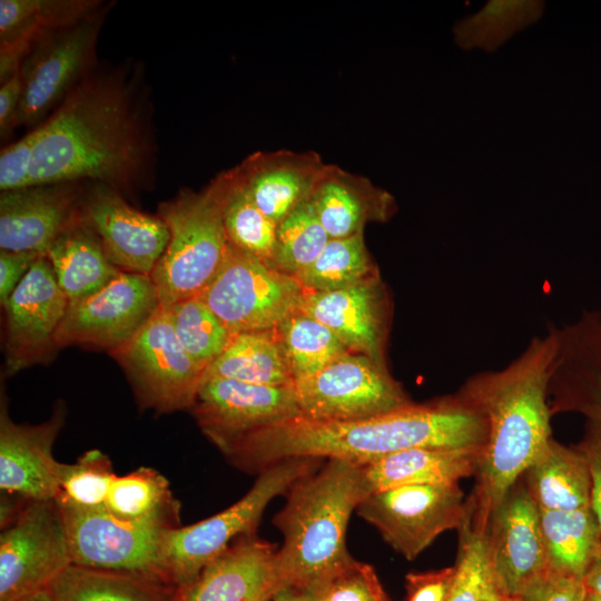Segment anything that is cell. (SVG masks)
Listing matches in <instances>:
<instances>
[{"label": "cell", "mask_w": 601, "mask_h": 601, "mask_svg": "<svg viewBox=\"0 0 601 601\" xmlns=\"http://www.w3.org/2000/svg\"><path fill=\"white\" fill-rule=\"evenodd\" d=\"M33 130L29 186L98 183L127 198L154 184L152 108L138 65H97Z\"/></svg>", "instance_id": "cell-1"}, {"label": "cell", "mask_w": 601, "mask_h": 601, "mask_svg": "<svg viewBox=\"0 0 601 601\" xmlns=\"http://www.w3.org/2000/svg\"><path fill=\"white\" fill-rule=\"evenodd\" d=\"M486 435L483 416L452 394L356 421H316L299 415L247 435L224 456L238 470L259 474L296 457L364 465L418 447L483 449Z\"/></svg>", "instance_id": "cell-2"}, {"label": "cell", "mask_w": 601, "mask_h": 601, "mask_svg": "<svg viewBox=\"0 0 601 601\" xmlns=\"http://www.w3.org/2000/svg\"><path fill=\"white\" fill-rule=\"evenodd\" d=\"M555 351L550 325L506 366L471 375L454 393L486 423L475 489L467 497L472 513L484 523L553 439L548 391Z\"/></svg>", "instance_id": "cell-3"}, {"label": "cell", "mask_w": 601, "mask_h": 601, "mask_svg": "<svg viewBox=\"0 0 601 601\" xmlns=\"http://www.w3.org/2000/svg\"><path fill=\"white\" fill-rule=\"evenodd\" d=\"M286 494L273 519L284 538L275 559L278 592L313 593L354 560L346 548L347 525L370 491L361 465L327 459Z\"/></svg>", "instance_id": "cell-4"}, {"label": "cell", "mask_w": 601, "mask_h": 601, "mask_svg": "<svg viewBox=\"0 0 601 601\" xmlns=\"http://www.w3.org/2000/svg\"><path fill=\"white\" fill-rule=\"evenodd\" d=\"M229 184L227 170L204 189H181L158 205L169 242L150 277L162 307L196 297L216 275L228 245L224 209Z\"/></svg>", "instance_id": "cell-5"}, {"label": "cell", "mask_w": 601, "mask_h": 601, "mask_svg": "<svg viewBox=\"0 0 601 601\" xmlns=\"http://www.w3.org/2000/svg\"><path fill=\"white\" fill-rule=\"evenodd\" d=\"M321 460L296 457L277 462L260 472L250 490L224 511L197 523L167 530L162 560L170 582L176 588L188 584L236 539L255 534L268 503L314 472Z\"/></svg>", "instance_id": "cell-6"}, {"label": "cell", "mask_w": 601, "mask_h": 601, "mask_svg": "<svg viewBox=\"0 0 601 601\" xmlns=\"http://www.w3.org/2000/svg\"><path fill=\"white\" fill-rule=\"evenodd\" d=\"M297 279L228 243L209 284L196 296L233 334L273 331L298 312Z\"/></svg>", "instance_id": "cell-7"}, {"label": "cell", "mask_w": 601, "mask_h": 601, "mask_svg": "<svg viewBox=\"0 0 601 601\" xmlns=\"http://www.w3.org/2000/svg\"><path fill=\"white\" fill-rule=\"evenodd\" d=\"M110 354L125 371L141 408L157 413L191 408L205 370L178 339L167 308L159 305L139 332Z\"/></svg>", "instance_id": "cell-8"}, {"label": "cell", "mask_w": 601, "mask_h": 601, "mask_svg": "<svg viewBox=\"0 0 601 601\" xmlns=\"http://www.w3.org/2000/svg\"><path fill=\"white\" fill-rule=\"evenodd\" d=\"M111 3L91 16L56 30L38 41L20 73L22 98L16 128L39 125L98 65L97 43Z\"/></svg>", "instance_id": "cell-9"}, {"label": "cell", "mask_w": 601, "mask_h": 601, "mask_svg": "<svg viewBox=\"0 0 601 601\" xmlns=\"http://www.w3.org/2000/svg\"><path fill=\"white\" fill-rule=\"evenodd\" d=\"M356 512L395 552L413 561L442 533L459 530L469 505L459 483L410 485L370 493Z\"/></svg>", "instance_id": "cell-10"}, {"label": "cell", "mask_w": 601, "mask_h": 601, "mask_svg": "<svg viewBox=\"0 0 601 601\" xmlns=\"http://www.w3.org/2000/svg\"><path fill=\"white\" fill-rule=\"evenodd\" d=\"M293 385L302 416L316 421L364 420L413 403L385 364L358 353Z\"/></svg>", "instance_id": "cell-11"}, {"label": "cell", "mask_w": 601, "mask_h": 601, "mask_svg": "<svg viewBox=\"0 0 601 601\" xmlns=\"http://www.w3.org/2000/svg\"><path fill=\"white\" fill-rule=\"evenodd\" d=\"M72 564L173 584L162 560L167 525L122 521L102 509L62 510ZM174 585V584H173Z\"/></svg>", "instance_id": "cell-12"}, {"label": "cell", "mask_w": 601, "mask_h": 601, "mask_svg": "<svg viewBox=\"0 0 601 601\" xmlns=\"http://www.w3.org/2000/svg\"><path fill=\"white\" fill-rule=\"evenodd\" d=\"M71 562L65 520L53 500L31 501L0 533V601L47 590Z\"/></svg>", "instance_id": "cell-13"}, {"label": "cell", "mask_w": 601, "mask_h": 601, "mask_svg": "<svg viewBox=\"0 0 601 601\" xmlns=\"http://www.w3.org/2000/svg\"><path fill=\"white\" fill-rule=\"evenodd\" d=\"M485 551L494 587L514 601L549 571L539 508L521 476L487 516Z\"/></svg>", "instance_id": "cell-14"}, {"label": "cell", "mask_w": 601, "mask_h": 601, "mask_svg": "<svg viewBox=\"0 0 601 601\" xmlns=\"http://www.w3.org/2000/svg\"><path fill=\"white\" fill-rule=\"evenodd\" d=\"M159 305L149 275L121 272L95 294L69 300L56 345H91L111 353L129 342Z\"/></svg>", "instance_id": "cell-15"}, {"label": "cell", "mask_w": 601, "mask_h": 601, "mask_svg": "<svg viewBox=\"0 0 601 601\" xmlns=\"http://www.w3.org/2000/svg\"><path fill=\"white\" fill-rule=\"evenodd\" d=\"M190 410L201 432L223 454L252 433L302 415L294 385L227 378L204 380Z\"/></svg>", "instance_id": "cell-16"}, {"label": "cell", "mask_w": 601, "mask_h": 601, "mask_svg": "<svg viewBox=\"0 0 601 601\" xmlns=\"http://www.w3.org/2000/svg\"><path fill=\"white\" fill-rule=\"evenodd\" d=\"M68 303L42 254L2 306L8 375L48 359L58 348L56 336Z\"/></svg>", "instance_id": "cell-17"}, {"label": "cell", "mask_w": 601, "mask_h": 601, "mask_svg": "<svg viewBox=\"0 0 601 601\" xmlns=\"http://www.w3.org/2000/svg\"><path fill=\"white\" fill-rule=\"evenodd\" d=\"M81 217L121 272L150 276L169 242V230L157 215L140 211L104 184L85 185Z\"/></svg>", "instance_id": "cell-18"}, {"label": "cell", "mask_w": 601, "mask_h": 601, "mask_svg": "<svg viewBox=\"0 0 601 601\" xmlns=\"http://www.w3.org/2000/svg\"><path fill=\"white\" fill-rule=\"evenodd\" d=\"M549 381L552 416L577 413L601 426V309H585L558 327Z\"/></svg>", "instance_id": "cell-19"}, {"label": "cell", "mask_w": 601, "mask_h": 601, "mask_svg": "<svg viewBox=\"0 0 601 601\" xmlns=\"http://www.w3.org/2000/svg\"><path fill=\"white\" fill-rule=\"evenodd\" d=\"M86 184L33 185L0 193V248L45 254L81 218Z\"/></svg>", "instance_id": "cell-20"}, {"label": "cell", "mask_w": 601, "mask_h": 601, "mask_svg": "<svg viewBox=\"0 0 601 601\" xmlns=\"http://www.w3.org/2000/svg\"><path fill=\"white\" fill-rule=\"evenodd\" d=\"M66 420L63 405L39 424H19L9 414L6 398L0 407V491L29 501L53 500L60 462L53 443Z\"/></svg>", "instance_id": "cell-21"}, {"label": "cell", "mask_w": 601, "mask_h": 601, "mask_svg": "<svg viewBox=\"0 0 601 601\" xmlns=\"http://www.w3.org/2000/svg\"><path fill=\"white\" fill-rule=\"evenodd\" d=\"M276 548L255 534L239 536L177 588L173 601H272L278 592Z\"/></svg>", "instance_id": "cell-22"}, {"label": "cell", "mask_w": 601, "mask_h": 601, "mask_svg": "<svg viewBox=\"0 0 601 601\" xmlns=\"http://www.w3.org/2000/svg\"><path fill=\"white\" fill-rule=\"evenodd\" d=\"M298 313L328 327L351 353L385 364L386 300L377 278L328 292L305 290Z\"/></svg>", "instance_id": "cell-23"}, {"label": "cell", "mask_w": 601, "mask_h": 601, "mask_svg": "<svg viewBox=\"0 0 601 601\" xmlns=\"http://www.w3.org/2000/svg\"><path fill=\"white\" fill-rule=\"evenodd\" d=\"M326 164L315 152H256L234 167L257 208L277 225L308 200Z\"/></svg>", "instance_id": "cell-24"}, {"label": "cell", "mask_w": 601, "mask_h": 601, "mask_svg": "<svg viewBox=\"0 0 601 601\" xmlns=\"http://www.w3.org/2000/svg\"><path fill=\"white\" fill-rule=\"evenodd\" d=\"M105 6L100 0H1L0 83L20 71L31 49L43 37Z\"/></svg>", "instance_id": "cell-25"}, {"label": "cell", "mask_w": 601, "mask_h": 601, "mask_svg": "<svg viewBox=\"0 0 601 601\" xmlns=\"http://www.w3.org/2000/svg\"><path fill=\"white\" fill-rule=\"evenodd\" d=\"M308 200L329 238L363 233L367 220L386 219L393 209L386 191L336 165H326Z\"/></svg>", "instance_id": "cell-26"}, {"label": "cell", "mask_w": 601, "mask_h": 601, "mask_svg": "<svg viewBox=\"0 0 601 601\" xmlns=\"http://www.w3.org/2000/svg\"><path fill=\"white\" fill-rule=\"evenodd\" d=\"M481 447H418L361 465L370 493L410 485L459 483L476 474Z\"/></svg>", "instance_id": "cell-27"}, {"label": "cell", "mask_w": 601, "mask_h": 601, "mask_svg": "<svg viewBox=\"0 0 601 601\" xmlns=\"http://www.w3.org/2000/svg\"><path fill=\"white\" fill-rule=\"evenodd\" d=\"M45 255L69 300L95 294L121 273L82 217L63 230Z\"/></svg>", "instance_id": "cell-28"}, {"label": "cell", "mask_w": 601, "mask_h": 601, "mask_svg": "<svg viewBox=\"0 0 601 601\" xmlns=\"http://www.w3.org/2000/svg\"><path fill=\"white\" fill-rule=\"evenodd\" d=\"M522 477L539 510L572 511L590 508L589 467L574 446H565L552 439Z\"/></svg>", "instance_id": "cell-29"}, {"label": "cell", "mask_w": 601, "mask_h": 601, "mask_svg": "<svg viewBox=\"0 0 601 601\" xmlns=\"http://www.w3.org/2000/svg\"><path fill=\"white\" fill-rule=\"evenodd\" d=\"M539 518L550 570L583 580L601 554L600 530L591 508L539 510Z\"/></svg>", "instance_id": "cell-30"}, {"label": "cell", "mask_w": 601, "mask_h": 601, "mask_svg": "<svg viewBox=\"0 0 601 601\" xmlns=\"http://www.w3.org/2000/svg\"><path fill=\"white\" fill-rule=\"evenodd\" d=\"M286 386L294 380L276 329L234 335L226 349L206 370L204 380Z\"/></svg>", "instance_id": "cell-31"}, {"label": "cell", "mask_w": 601, "mask_h": 601, "mask_svg": "<svg viewBox=\"0 0 601 601\" xmlns=\"http://www.w3.org/2000/svg\"><path fill=\"white\" fill-rule=\"evenodd\" d=\"M55 601H173V584L131 573L70 564L48 588Z\"/></svg>", "instance_id": "cell-32"}, {"label": "cell", "mask_w": 601, "mask_h": 601, "mask_svg": "<svg viewBox=\"0 0 601 601\" xmlns=\"http://www.w3.org/2000/svg\"><path fill=\"white\" fill-rule=\"evenodd\" d=\"M105 510L122 521L154 522L169 528L181 525L180 504L171 493L168 480L148 466L116 475Z\"/></svg>", "instance_id": "cell-33"}, {"label": "cell", "mask_w": 601, "mask_h": 601, "mask_svg": "<svg viewBox=\"0 0 601 601\" xmlns=\"http://www.w3.org/2000/svg\"><path fill=\"white\" fill-rule=\"evenodd\" d=\"M540 0H491L453 27L455 43L463 50L495 51L513 35L535 23L544 12Z\"/></svg>", "instance_id": "cell-34"}, {"label": "cell", "mask_w": 601, "mask_h": 601, "mask_svg": "<svg viewBox=\"0 0 601 601\" xmlns=\"http://www.w3.org/2000/svg\"><path fill=\"white\" fill-rule=\"evenodd\" d=\"M276 331L294 382L313 376L351 353L328 327L298 312Z\"/></svg>", "instance_id": "cell-35"}, {"label": "cell", "mask_w": 601, "mask_h": 601, "mask_svg": "<svg viewBox=\"0 0 601 601\" xmlns=\"http://www.w3.org/2000/svg\"><path fill=\"white\" fill-rule=\"evenodd\" d=\"M363 233L331 238L312 265L294 277L306 292L339 289L372 277Z\"/></svg>", "instance_id": "cell-36"}, {"label": "cell", "mask_w": 601, "mask_h": 601, "mask_svg": "<svg viewBox=\"0 0 601 601\" xmlns=\"http://www.w3.org/2000/svg\"><path fill=\"white\" fill-rule=\"evenodd\" d=\"M115 477L107 454L86 451L75 463L60 462L53 501L62 510L102 509Z\"/></svg>", "instance_id": "cell-37"}, {"label": "cell", "mask_w": 601, "mask_h": 601, "mask_svg": "<svg viewBox=\"0 0 601 601\" xmlns=\"http://www.w3.org/2000/svg\"><path fill=\"white\" fill-rule=\"evenodd\" d=\"M224 209L229 244L272 265L278 225L263 214L239 185L234 168Z\"/></svg>", "instance_id": "cell-38"}, {"label": "cell", "mask_w": 601, "mask_h": 601, "mask_svg": "<svg viewBox=\"0 0 601 601\" xmlns=\"http://www.w3.org/2000/svg\"><path fill=\"white\" fill-rule=\"evenodd\" d=\"M484 528L485 524L475 519L469 508L467 518L459 529V552L447 601H503L490 572Z\"/></svg>", "instance_id": "cell-39"}, {"label": "cell", "mask_w": 601, "mask_h": 601, "mask_svg": "<svg viewBox=\"0 0 601 601\" xmlns=\"http://www.w3.org/2000/svg\"><path fill=\"white\" fill-rule=\"evenodd\" d=\"M167 311L184 348L206 372L234 335L197 297L177 302Z\"/></svg>", "instance_id": "cell-40"}, {"label": "cell", "mask_w": 601, "mask_h": 601, "mask_svg": "<svg viewBox=\"0 0 601 601\" xmlns=\"http://www.w3.org/2000/svg\"><path fill=\"white\" fill-rule=\"evenodd\" d=\"M329 239L306 200L278 224L272 265L295 276L314 263Z\"/></svg>", "instance_id": "cell-41"}, {"label": "cell", "mask_w": 601, "mask_h": 601, "mask_svg": "<svg viewBox=\"0 0 601 601\" xmlns=\"http://www.w3.org/2000/svg\"><path fill=\"white\" fill-rule=\"evenodd\" d=\"M311 594L314 601H390L374 568L356 560Z\"/></svg>", "instance_id": "cell-42"}, {"label": "cell", "mask_w": 601, "mask_h": 601, "mask_svg": "<svg viewBox=\"0 0 601 601\" xmlns=\"http://www.w3.org/2000/svg\"><path fill=\"white\" fill-rule=\"evenodd\" d=\"M35 144L36 134L32 129L1 149L0 191L29 186Z\"/></svg>", "instance_id": "cell-43"}, {"label": "cell", "mask_w": 601, "mask_h": 601, "mask_svg": "<svg viewBox=\"0 0 601 601\" xmlns=\"http://www.w3.org/2000/svg\"><path fill=\"white\" fill-rule=\"evenodd\" d=\"M584 581L550 570L514 601H585Z\"/></svg>", "instance_id": "cell-44"}, {"label": "cell", "mask_w": 601, "mask_h": 601, "mask_svg": "<svg viewBox=\"0 0 601 601\" xmlns=\"http://www.w3.org/2000/svg\"><path fill=\"white\" fill-rule=\"evenodd\" d=\"M455 568L412 572L405 577V601H447Z\"/></svg>", "instance_id": "cell-45"}, {"label": "cell", "mask_w": 601, "mask_h": 601, "mask_svg": "<svg viewBox=\"0 0 601 601\" xmlns=\"http://www.w3.org/2000/svg\"><path fill=\"white\" fill-rule=\"evenodd\" d=\"M573 446L583 455L589 467L590 508L595 515L601 538V426L585 421L582 437Z\"/></svg>", "instance_id": "cell-46"}, {"label": "cell", "mask_w": 601, "mask_h": 601, "mask_svg": "<svg viewBox=\"0 0 601 601\" xmlns=\"http://www.w3.org/2000/svg\"><path fill=\"white\" fill-rule=\"evenodd\" d=\"M42 253L0 252V302L3 306Z\"/></svg>", "instance_id": "cell-47"}, {"label": "cell", "mask_w": 601, "mask_h": 601, "mask_svg": "<svg viewBox=\"0 0 601 601\" xmlns=\"http://www.w3.org/2000/svg\"><path fill=\"white\" fill-rule=\"evenodd\" d=\"M23 83L20 71L0 86V136L4 139L16 129Z\"/></svg>", "instance_id": "cell-48"}, {"label": "cell", "mask_w": 601, "mask_h": 601, "mask_svg": "<svg viewBox=\"0 0 601 601\" xmlns=\"http://www.w3.org/2000/svg\"><path fill=\"white\" fill-rule=\"evenodd\" d=\"M583 581L588 591L601 595V554L595 559L588 570Z\"/></svg>", "instance_id": "cell-49"}, {"label": "cell", "mask_w": 601, "mask_h": 601, "mask_svg": "<svg viewBox=\"0 0 601 601\" xmlns=\"http://www.w3.org/2000/svg\"><path fill=\"white\" fill-rule=\"evenodd\" d=\"M272 601H314V598L308 592L288 589L277 592Z\"/></svg>", "instance_id": "cell-50"}, {"label": "cell", "mask_w": 601, "mask_h": 601, "mask_svg": "<svg viewBox=\"0 0 601 601\" xmlns=\"http://www.w3.org/2000/svg\"><path fill=\"white\" fill-rule=\"evenodd\" d=\"M17 601H55L49 590H42L24 598H21Z\"/></svg>", "instance_id": "cell-51"}, {"label": "cell", "mask_w": 601, "mask_h": 601, "mask_svg": "<svg viewBox=\"0 0 601 601\" xmlns=\"http://www.w3.org/2000/svg\"><path fill=\"white\" fill-rule=\"evenodd\" d=\"M585 601H601V595L598 593L588 591Z\"/></svg>", "instance_id": "cell-52"}]
</instances>
